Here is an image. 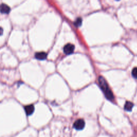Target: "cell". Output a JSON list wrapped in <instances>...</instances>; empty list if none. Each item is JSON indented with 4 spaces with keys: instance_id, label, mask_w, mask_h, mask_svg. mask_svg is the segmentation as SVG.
I'll list each match as a JSON object with an SVG mask.
<instances>
[{
    "instance_id": "4",
    "label": "cell",
    "mask_w": 137,
    "mask_h": 137,
    "mask_svg": "<svg viewBox=\"0 0 137 137\" xmlns=\"http://www.w3.org/2000/svg\"><path fill=\"white\" fill-rule=\"evenodd\" d=\"M10 11V8L6 4H2L0 6V12L2 13L8 14Z\"/></svg>"
},
{
    "instance_id": "7",
    "label": "cell",
    "mask_w": 137,
    "mask_h": 137,
    "mask_svg": "<svg viewBox=\"0 0 137 137\" xmlns=\"http://www.w3.org/2000/svg\"><path fill=\"white\" fill-rule=\"evenodd\" d=\"M133 107V104L131 102L126 101L124 105V109L128 111H131Z\"/></svg>"
},
{
    "instance_id": "5",
    "label": "cell",
    "mask_w": 137,
    "mask_h": 137,
    "mask_svg": "<svg viewBox=\"0 0 137 137\" xmlns=\"http://www.w3.org/2000/svg\"><path fill=\"white\" fill-rule=\"evenodd\" d=\"M47 55L45 52H38L35 54V57L39 60H44L47 58Z\"/></svg>"
},
{
    "instance_id": "9",
    "label": "cell",
    "mask_w": 137,
    "mask_h": 137,
    "mask_svg": "<svg viewBox=\"0 0 137 137\" xmlns=\"http://www.w3.org/2000/svg\"><path fill=\"white\" fill-rule=\"evenodd\" d=\"M81 23H82V19H81V18H78L76 21V22L75 23V25L76 26L79 27V26H80V25H81Z\"/></svg>"
},
{
    "instance_id": "10",
    "label": "cell",
    "mask_w": 137,
    "mask_h": 137,
    "mask_svg": "<svg viewBox=\"0 0 137 137\" xmlns=\"http://www.w3.org/2000/svg\"><path fill=\"white\" fill-rule=\"evenodd\" d=\"M3 31L2 28L0 27V36H1L3 34Z\"/></svg>"
},
{
    "instance_id": "3",
    "label": "cell",
    "mask_w": 137,
    "mask_h": 137,
    "mask_svg": "<svg viewBox=\"0 0 137 137\" xmlns=\"http://www.w3.org/2000/svg\"><path fill=\"white\" fill-rule=\"evenodd\" d=\"M75 50V46L71 43L66 44L63 48L64 52L66 55H70L72 54Z\"/></svg>"
},
{
    "instance_id": "6",
    "label": "cell",
    "mask_w": 137,
    "mask_h": 137,
    "mask_svg": "<svg viewBox=\"0 0 137 137\" xmlns=\"http://www.w3.org/2000/svg\"><path fill=\"white\" fill-rule=\"evenodd\" d=\"M25 111L27 115H32L34 111V107L32 105H28L25 107Z\"/></svg>"
},
{
    "instance_id": "2",
    "label": "cell",
    "mask_w": 137,
    "mask_h": 137,
    "mask_svg": "<svg viewBox=\"0 0 137 137\" xmlns=\"http://www.w3.org/2000/svg\"><path fill=\"white\" fill-rule=\"evenodd\" d=\"M85 121L82 119H77L74 124V127L77 130H81L85 127Z\"/></svg>"
},
{
    "instance_id": "8",
    "label": "cell",
    "mask_w": 137,
    "mask_h": 137,
    "mask_svg": "<svg viewBox=\"0 0 137 137\" xmlns=\"http://www.w3.org/2000/svg\"><path fill=\"white\" fill-rule=\"evenodd\" d=\"M132 75L133 78L137 79V67H134L132 71Z\"/></svg>"
},
{
    "instance_id": "1",
    "label": "cell",
    "mask_w": 137,
    "mask_h": 137,
    "mask_svg": "<svg viewBox=\"0 0 137 137\" xmlns=\"http://www.w3.org/2000/svg\"><path fill=\"white\" fill-rule=\"evenodd\" d=\"M99 83L100 86L102 89V91L104 92L105 95L107 99L109 100H113L114 99V95L110 90V88L108 86V85L106 82V80L102 76H100L99 78Z\"/></svg>"
}]
</instances>
